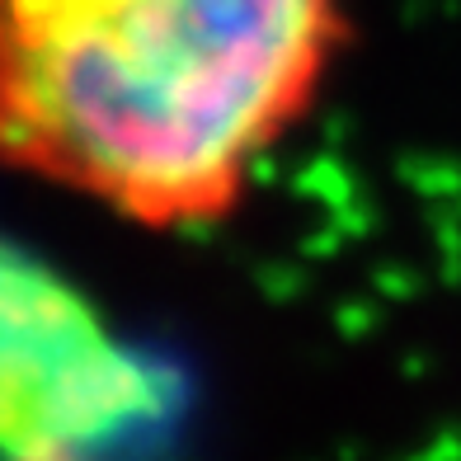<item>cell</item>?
<instances>
[{"label":"cell","mask_w":461,"mask_h":461,"mask_svg":"<svg viewBox=\"0 0 461 461\" xmlns=\"http://www.w3.org/2000/svg\"><path fill=\"white\" fill-rule=\"evenodd\" d=\"M353 38V0H0V170L146 236L226 226Z\"/></svg>","instance_id":"obj_1"}]
</instances>
